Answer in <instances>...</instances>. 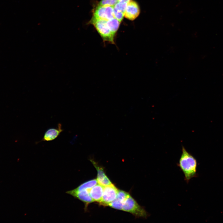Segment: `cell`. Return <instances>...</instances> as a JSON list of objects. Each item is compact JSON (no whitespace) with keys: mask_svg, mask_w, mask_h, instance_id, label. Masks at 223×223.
<instances>
[{"mask_svg":"<svg viewBox=\"0 0 223 223\" xmlns=\"http://www.w3.org/2000/svg\"><path fill=\"white\" fill-rule=\"evenodd\" d=\"M89 189L79 190L76 188L66 192V193L82 202L85 204V211H86L88 205L94 202L89 194Z\"/></svg>","mask_w":223,"mask_h":223,"instance_id":"obj_6","label":"cell"},{"mask_svg":"<svg viewBox=\"0 0 223 223\" xmlns=\"http://www.w3.org/2000/svg\"><path fill=\"white\" fill-rule=\"evenodd\" d=\"M107 21L92 17L90 23L93 25L102 37L103 42L115 45L114 36L111 32L107 24Z\"/></svg>","mask_w":223,"mask_h":223,"instance_id":"obj_3","label":"cell"},{"mask_svg":"<svg viewBox=\"0 0 223 223\" xmlns=\"http://www.w3.org/2000/svg\"><path fill=\"white\" fill-rule=\"evenodd\" d=\"M97 172V180L98 184L104 186L112 184L105 174L104 168L99 165L94 160L90 159Z\"/></svg>","mask_w":223,"mask_h":223,"instance_id":"obj_8","label":"cell"},{"mask_svg":"<svg viewBox=\"0 0 223 223\" xmlns=\"http://www.w3.org/2000/svg\"><path fill=\"white\" fill-rule=\"evenodd\" d=\"M122 210L131 213L138 218H146L149 216L145 208L139 205L130 194L123 203Z\"/></svg>","mask_w":223,"mask_h":223,"instance_id":"obj_2","label":"cell"},{"mask_svg":"<svg viewBox=\"0 0 223 223\" xmlns=\"http://www.w3.org/2000/svg\"><path fill=\"white\" fill-rule=\"evenodd\" d=\"M197 164L195 158L182 146V153L177 166L183 173L184 180L187 183L191 179L196 176Z\"/></svg>","mask_w":223,"mask_h":223,"instance_id":"obj_1","label":"cell"},{"mask_svg":"<svg viewBox=\"0 0 223 223\" xmlns=\"http://www.w3.org/2000/svg\"><path fill=\"white\" fill-rule=\"evenodd\" d=\"M118 2V0H101L98 5L103 6H113Z\"/></svg>","mask_w":223,"mask_h":223,"instance_id":"obj_15","label":"cell"},{"mask_svg":"<svg viewBox=\"0 0 223 223\" xmlns=\"http://www.w3.org/2000/svg\"><path fill=\"white\" fill-rule=\"evenodd\" d=\"M118 189L113 184L103 187L102 199L99 203L100 205L108 206L116 198Z\"/></svg>","mask_w":223,"mask_h":223,"instance_id":"obj_4","label":"cell"},{"mask_svg":"<svg viewBox=\"0 0 223 223\" xmlns=\"http://www.w3.org/2000/svg\"><path fill=\"white\" fill-rule=\"evenodd\" d=\"M114 12L115 18L120 22L124 16V13L121 11L116 10L114 8Z\"/></svg>","mask_w":223,"mask_h":223,"instance_id":"obj_16","label":"cell"},{"mask_svg":"<svg viewBox=\"0 0 223 223\" xmlns=\"http://www.w3.org/2000/svg\"><path fill=\"white\" fill-rule=\"evenodd\" d=\"M120 22L115 18L107 21V24L112 33L115 36L117 31Z\"/></svg>","mask_w":223,"mask_h":223,"instance_id":"obj_12","label":"cell"},{"mask_svg":"<svg viewBox=\"0 0 223 223\" xmlns=\"http://www.w3.org/2000/svg\"><path fill=\"white\" fill-rule=\"evenodd\" d=\"M92 17L106 21L115 18L113 7L98 5L94 11Z\"/></svg>","mask_w":223,"mask_h":223,"instance_id":"obj_5","label":"cell"},{"mask_svg":"<svg viewBox=\"0 0 223 223\" xmlns=\"http://www.w3.org/2000/svg\"><path fill=\"white\" fill-rule=\"evenodd\" d=\"M140 13V8L138 3L135 1L130 0L128 3L124 16L130 20H133L138 16Z\"/></svg>","mask_w":223,"mask_h":223,"instance_id":"obj_7","label":"cell"},{"mask_svg":"<svg viewBox=\"0 0 223 223\" xmlns=\"http://www.w3.org/2000/svg\"><path fill=\"white\" fill-rule=\"evenodd\" d=\"M129 193L125 191L118 190L116 199L108 204V206L118 210H122L123 203Z\"/></svg>","mask_w":223,"mask_h":223,"instance_id":"obj_9","label":"cell"},{"mask_svg":"<svg viewBox=\"0 0 223 223\" xmlns=\"http://www.w3.org/2000/svg\"><path fill=\"white\" fill-rule=\"evenodd\" d=\"M97 183L98 181L97 179H94L82 183L76 188L79 190L91 189L97 184Z\"/></svg>","mask_w":223,"mask_h":223,"instance_id":"obj_13","label":"cell"},{"mask_svg":"<svg viewBox=\"0 0 223 223\" xmlns=\"http://www.w3.org/2000/svg\"><path fill=\"white\" fill-rule=\"evenodd\" d=\"M103 186L96 184L89 189V192L94 202L99 203L101 201L103 195Z\"/></svg>","mask_w":223,"mask_h":223,"instance_id":"obj_11","label":"cell"},{"mask_svg":"<svg viewBox=\"0 0 223 223\" xmlns=\"http://www.w3.org/2000/svg\"><path fill=\"white\" fill-rule=\"evenodd\" d=\"M131 0H118V2L128 3Z\"/></svg>","mask_w":223,"mask_h":223,"instance_id":"obj_17","label":"cell"},{"mask_svg":"<svg viewBox=\"0 0 223 223\" xmlns=\"http://www.w3.org/2000/svg\"><path fill=\"white\" fill-rule=\"evenodd\" d=\"M63 131L62 125L59 123L56 128H51L47 129L41 141H50L56 139Z\"/></svg>","mask_w":223,"mask_h":223,"instance_id":"obj_10","label":"cell"},{"mask_svg":"<svg viewBox=\"0 0 223 223\" xmlns=\"http://www.w3.org/2000/svg\"><path fill=\"white\" fill-rule=\"evenodd\" d=\"M128 3L125 2H118L113 7L115 10L125 13Z\"/></svg>","mask_w":223,"mask_h":223,"instance_id":"obj_14","label":"cell"}]
</instances>
